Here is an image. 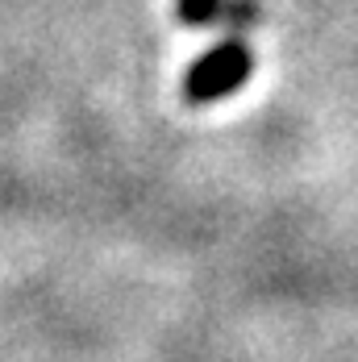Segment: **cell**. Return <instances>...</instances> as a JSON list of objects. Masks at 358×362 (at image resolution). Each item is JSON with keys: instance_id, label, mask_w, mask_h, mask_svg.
Masks as SVG:
<instances>
[{"instance_id": "obj_1", "label": "cell", "mask_w": 358, "mask_h": 362, "mask_svg": "<svg viewBox=\"0 0 358 362\" xmlns=\"http://www.w3.org/2000/svg\"><path fill=\"white\" fill-rule=\"evenodd\" d=\"M250 75V50L242 46V37L225 34L221 46H213L187 75V96L192 100H221L229 92H238Z\"/></svg>"}, {"instance_id": "obj_2", "label": "cell", "mask_w": 358, "mask_h": 362, "mask_svg": "<svg viewBox=\"0 0 358 362\" xmlns=\"http://www.w3.org/2000/svg\"><path fill=\"white\" fill-rule=\"evenodd\" d=\"M179 17L187 25H225L233 37H242L258 21L250 0H179Z\"/></svg>"}]
</instances>
